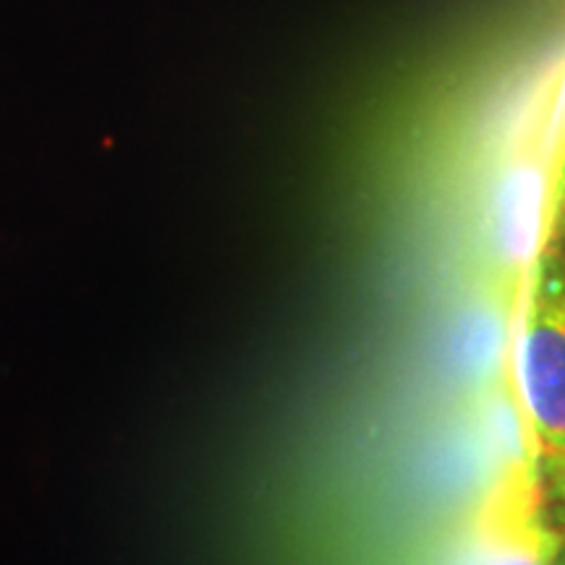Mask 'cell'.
Masks as SVG:
<instances>
[{
  "label": "cell",
  "mask_w": 565,
  "mask_h": 565,
  "mask_svg": "<svg viewBox=\"0 0 565 565\" xmlns=\"http://www.w3.org/2000/svg\"><path fill=\"white\" fill-rule=\"evenodd\" d=\"M555 565H565V540H561V550H557Z\"/></svg>",
  "instance_id": "ba28073f"
},
{
  "label": "cell",
  "mask_w": 565,
  "mask_h": 565,
  "mask_svg": "<svg viewBox=\"0 0 565 565\" xmlns=\"http://www.w3.org/2000/svg\"><path fill=\"white\" fill-rule=\"evenodd\" d=\"M561 238H565V89L561 116H557V134L553 141V202H550L547 246L561 242Z\"/></svg>",
  "instance_id": "5b68a950"
},
{
  "label": "cell",
  "mask_w": 565,
  "mask_h": 565,
  "mask_svg": "<svg viewBox=\"0 0 565 565\" xmlns=\"http://www.w3.org/2000/svg\"><path fill=\"white\" fill-rule=\"evenodd\" d=\"M561 534L542 519L521 524H475L469 565H555Z\"/></svg>",
  "instance_id": "277c9868"
},
{
  "label": "cell",
  "mask_w": 565,
  "mask_h": 565,
  "mask_svg": "<svg viewBox=\"0 0 565 565\" xmlns=\"http://www.w3.org/2000/svg\"><path fill=\"white\" fill-rule=\"evenodd\" d=\"M511 356L542 448L565 445V242L550 244L513 299Z\"/></svg>",
  "instance_id": "6da1fadb"
},
{
  "label": "cell",
  "mask_w": 565,
  "mask_h": 565,
  "mask_svg": "<svg viewBox=\"0 0 565 565\" xmlns=\"http://www.w3.org/2000/svg\"><path fill=\"white\" fill-rule=\"evenodd\" d=\"M490 477L475 524H521L547 513L540 469V440L529 419L511 351L482 406Z\"/></svg>",
  "instance_id": "7a4b0ae2"
},
{
  "label": "cell",
  "mask_w": 565,
  "mask_h": 565,
  "mask_svg": "<svg viewBox=\"0 0 565 565\" xmlns=\"http://www.w3.org/2000/svg\"><path fill=\"white\" fill-rule=\"evenodd\" d=\"M553 202V134L547 118H534L503 162L492 196V236L500 270L513 299L547 246Z\"/></svg>",
  "instance_id": "3957f363"
},
{
  "label": "cell",
  "mask_w": 565,
  "mask_h": 565,
  "mask_svg": "<svg viewBox=\"0 0 565 565\" xmlns=\"http://www.w3.org/2000/svg\"><path fill=\"white\" fill-rule=\"evenodd\" d=\"M550 524L555 526V532L561 534V540H565V503H553L547 511Z\"/></svg>",
  "instance_id": "52a82bcc"
},
{
  "label": "cell",
  "mask_w": 565,
  "mask_h": 565,
  "mask_svg": "<svg viewBox=\"0 0 565 565\" xmlns=\"http://www.w3.org/2000/svg\"><path fill=\"white\" fill-rule=\"evenodd\" d=\"M542 487L550 503H565V445L540 450Z\"/></svg>",
  "instance_id": "8992f818"
}]
</instances>
